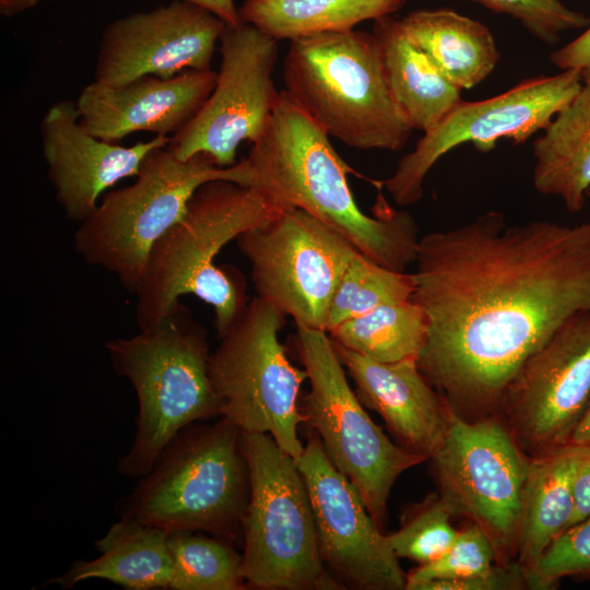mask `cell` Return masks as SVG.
I'll list each match as a JSON object with an SVG mask.
<instances>
[{
  "mask_svg": "<svg viewBox=\"0 0 590 590\" xmlns=\"http://www.w3.org/2000/svg\"><path fill=\"white\" fill-rule=\"evenodd\" d=\"M412 300L424 310L418 368L465 420L495 415L522 362L590 310V220L509 224L487 211L421 236Z\"/></svg>",
  "mask_w": 590,
  "mask_h": 590,
  "instance_id": "1",
  "label": "cell"
},
{
  "mask_svg": "<svg viewBox=\"0 0 590 590\" xmlns=\"http://www.w3.org/2000/svg\"><path fill=\"white\" fill-rule=\"evenodd\" d=\"M413 291L412 273L387 269L357 251L331 299L327 332L380 305L411 300Z\"/></svg>",
  "mask_w": 590,
  "mask_h": 590,
  "instance_id": "29",
  "label": "cell"
},
{
  "mask_svg": "<svg viewBox=\"0 0 590 590\" xmlns=\"http://www.w3.org/2000/svg\"><path fill=\"white\" fill-rule=\"evenodd\" d=\"M334 346L361 402L381 416L396 444L429 460L445 437L450 408L416 358L382 363L335 342Z\"/></svg>",
  "mask_w": 590,
  "mask_h": 590,
  "instance_id": "20",
  "label": "cell"
},
{
  "mask_svg": "<svg viewBox=\"0 0 590 590\" xmlns=\"http://www.w3.org/2000/svg\"><path fill=\"white\" fill-rule=\"evenodd\" d=\"M428 322L415 302L380 305L334 327L332 340L382 363L417 358L427 337Z\"/></svg>",
  "mask_w": 590,
  "mask_h": 590,
  "instance_id": "27",
  "label": "cell"
},
{
  "mask_svg": "<svg viewBox=\"0 0 590 590\" xmlns=\"http://www.w3.org/2000/svg\"><path fill=\"white\" fill-rule=\"evenodd\" d=\"M532 182L558 197L573 213L583 209L590 187V68L582 70L578 93L533 142Z\"/></svg>",
  "mask_w": 590,
  "mask_h": 590,
  "instance_id": "23",
  "label": "cell"
},
{
  "mask_svg": "<svg viewBox=\"0 0 590 590\" xmlns=\"http://www.w3.org/2000/svg\"><path fill=\"white\" fill-rule=\"evenodd\" d=\"M221 63L210 96L196 117L170 139L179 160L206 154L220 167L236 164L238 146L262 135L280 92L273 70L278 40L248 23L226 26L219 46Z\"/></svg>",
  "mask_w": 590,
  "mask_h": 590,
  "instance_id": "15",
  "label": "cell"
},
{
  "mask_svg": "<svg viewBox=\"0 0 590 590\" xmlns=\"http://www.w3.org/2000/svg\"><path fill=\"white\" fill-rule=\"evenodd\" d=\"M249 492L243 432L220 416L179 430L116 509L120 518L167 532L200 531L231 541L241 531Z\"/></svg>",
  "mask_w": 590,
  "mask_h": 590,
  "instance_id": "5",
  "label": "cell"
},
{
  "mask_svg": "<svg viewBox=\"0 0 590 590\" xmlns=\"http://www.w3.org/2000/svg\"><path fill=\"white\" fill-rule=\"evenodd\" d=\"M371 34L394 101L413 130L429 131L462 101V91L410 39L400 19L374 21Z\"/></svg>",
  "mask_w": 590,
  "mask_h": 590,
  "instance_id": "22",
  "label": "cell"
},
{
  "mask_svg": "<svg viewBox=\"0 0 590 590\" xmlns=\"http://www.w3.org/2000/svg\"><path fill=\"white\" fill-rule=\"evenodd\" d=\"M283 208L258 189L227 180L202 185L184 216L152 246L137 296L139 330L158 323L185 294L212 306L223 335L247 307L246 286L235 268L214 260L243 233L263 226Z\"/></svg>",
  "mask_w": 590,
  "mask_h": 590,
  "instance_id": "3",
  "label": "cell"
},
{
  "mask_svg": "<svg viewBox=\"0 0 590 590\" xmlns=\"http://www.w3.org/2000/svg\"><path fill=\"white\" fill-rule=\"evenodd\" d=\"M135 181L105 193L73 235L75 251L90 264L113 273L134 293L156 240L185 214L193 193L214 180L249 186L246 158L220 167L206 154L179 160L169 144L152 151Z\"/></svg>",
  "mask_w": 590,
  "mask_h": 590,
  "instance_id": "7",
  "label": "cell"
},
{
  "mask_svg": "<svg viewBox=\"0 0 590 590\" xmlns=\"http://www.w3.org/2000/svg\"><path fill=\"white\" fill-rule=\"evenodd\" d=\"M530 460L497 416L465 420L451 410L429 459L441 500L488 536L500 565L516 559Z\"/></svg>",
  "mask_w": 590,
  "mask_h": 590,
  "instance_id": "11",
  "label": "cell"
},
{
  "mask_svg": "<svg viewBox=\"0 0 590 590\" xmlns=\"http://www.w3.org/2000/svg\"><path fill=\"white\" fill-rule=\"evenodd\" d=\"M400 23L410 39L461 91L483 82L499 61L489 28L457 11L416 10Z\"/></svg>",
  "mask_w": 590,
  "mask_h": 590,
  "instance_id": "25",
  "label": "cell"
},
{
  "mask_svg": "<svg viewBox=\"0 0 590 590\" xmlns=\"http://www.w3.org/2000/svg\"><path fill=\"white\" fill-rule=\"evenodd\" d=\"M40 0H0V14L12 17L34 8Z\"/></svg>",
  "mask_w": 590,
  "mask_h": 590,
  "instance_id": "39",
  "label": "cell"
},
{
  "mask_svg": "<svg viewBox=\"0 0 590 590\" xmlns=\"http://www.w3.org/2000/svg\"><path fill=\"white\" fill-rule=\"evenodd\" d=\"M198 5L225 23L226 26H238L241 22L234 0H180Z\"/></svg>",
  "mask_w": 590,
  "mask_h": 590,
  "instance_id": "37",
  "label": "cell"
},
{
  "mask_svg": "<svg viewBox=\"0 0 590 590\" xmlns=\"http://www.w3.org/2000/svg\"><path fill=\"white\" fill-rule=\"evenodd\" d=\"M225 27L211 12L180 0L117 19L103 31L94 81L119 86L145 75L211 70Z\"/></svg>",
  "mask_w": 590,
  "mask_h": 590,
  "instance_id": "17",
  "label": "cell"
},
{
  "mask_svg": "<svg viewBox=\"0 0 590 590\" xmlns=\"http://www.w3.org/2000/svg\"><path fill=\"white\" fill-rule=\"evenodd\" d=\"M586 197H587V199L590 200V187H589V189H588L587 192H586Z\"/></svg>",
  "mask_w": 590,
  "mask_h": 590,
  "instance_id": "40",
  "label": "cell"
},
{
  "mask_svg": "<svg viewBox=\"0 0 590 590\" xmlns=\"http://www.w3.org/2000/svg\"><path fill=\"white\" fill-rule=\"evenodd\" d=\"M574 502V515L568 528L590 517V450L581 458L576 471Z\"/></svg>",
  "mask_w": 590,
  "mask_h": 590,
  "instance_id": "36",
  "label": "cell"
},
{
  "mask_svg": "<svg viewBox=\"0 0 590 590\" xmlns=\"http://www.w3.org/2000/svg\"><path fill=\"white\" fill-rule=\"evenodd\" d=\"M296 462L308 489L321 559L342 589L405 590L406 574L387 534L314 430Z\"/></svg>",
  "mask_w": 590,
  "mask_h": 590,
  "instance_id": "16",
  "label": "cell"
},
{
  "mask_svg": "<svg viewBox=\"0 0 590 590\" xmlns=\"http://www.w3.org/2000/svg\"><path fill=\"white\" fill-rule=\"evenodd\" d=\"M581 81V69H566L553 75L526 79L489 98L462 99L400 158L393 174L381 186L401 206L418 202L428 173L449 151L471 143L479 152L487 153L502 139L524 143L543 131L570 102Z\"/></svg>",
  "mask_w": 590,
  "mask_h": 590,
  "instance_id": "13",
  "label": "cell"
},
{
  "mask_svg": "<svg viewBox=\"0 0 590 590\" xmlns=\"http://www.w3.org/2000/svg\"><path fill=\"white\" fill-rule=\"evenodd\" d=\"M452 517L437 493L428 495L404 515L397 531L387 534L393 553L418 565L435 560L459 532L451 523Z\"/></svg>",
  "mask_w": 590,
  "mask_h": 590,
  "instance_id": "30",
  "label": "cell"
},
{
  "mask_svg": "<svg viewBox=\"0 0 590 590\" xmlns=\"http://www.w3.org/2000/svg\"><path fill=\"white\" fill-rule=\"evenodd\" d=\"M495 564L497 556L491 540L477 526L469 522L438 558L406 574L405 590H418L434 580L468 578L489 570Z\"/></svg>",
  "mask_w": 590,
  "mask_h": 590,
  "instance_id": "31",
  "label": "cell"
},
{
  "mask_svg": "<svg viewBox=\"0 0 590 590\" xmlns=\"http://www.w3.org/2000/svg\"><path fill=\"white\" fill-rule=\"evenodd\" d=\"M250 492L241 520L247 586L260 590L342 589L319 552L305 480L268 434H244Z\"/></svg>",
  "mask_w": 590,
  "mask_h": 590,
  "instance_id": "8",
  "label": "cell"
},
{
  "mask_svg": "<svg viewBox=\"0 0 590 590\" xmlns=\"http://www.w3.org/2000/svg\"><path fill=\"white\" fill-rule=\"evenodd\" d=\"M590 406V310L562 324L519 366L495 416L530 458L565 446Z\"/></svg>",
  "mask_w": 590,
  "mask_h": 590,
  "instance_id": "14",
  "label": "cell"
},
{
  "mask_svg": "<svg viewBox=\"0 0 590 590\" xmlns=\"http://www.w3.org/2000/svg\"><path fill=\"white\" fill-rule=\"evenodd\" d=\"M285 315L255 297L223 334L209 356V375L221 403V416L244 434H268L297 461L304 447L298 426L306 422L298 396L307 380L280 342Z\"/></svg>",
  "mask_w": 590,
  "mask_h": 590,
  "instance_id": "9",
  "label": "cell"
},
{
  "mask_svg": "<svg viewBox=\"0 0 590 590\" xmlns=\"http://www.w3.org/2000/svg\"><path fill=\"white\" fill-rule=\"evenodd\" d=\"M406 0H246L239 11L248 23L275 40L347 32L401 10Z\"/></svg>",
  "mask_w": 590,
  "mask_h": 590,
  "instance_id": "26",
  "label": "cell"
},
{
  "mask_svg": "<svg viewBox=\"0 0 590 590\" xmlns=\"http://www.w3.org/2000/svg\"><path fill=\"white\" fill-rule=\"evenodd\" d=\"M291 101L329 138L359 150H401L413 128L389 88L371 33L290 42L282 72Z\"/></svg>",
  "mask_w": 590,
  "mask_h": 590,
  "instance_id": "6",
  "label": "cell"
},
{
  "mask_svg": "<svg viewBox=\"0 0 590 590\" xmlns=\"http://www.w3.org/2000/svg\"><path fill=\"white\" fill-rule=\"evenodd\" d=\"M527 579L520 566L495 564L489 570L462 579L434 580L418 590H519L526 589Z\"/></svg>",
  "mask_w": 590,
  "mask_h": 590,
  "instance_id": "34",
  "label": "cell"
},
{
  "mask_svg": "<svg viewBox=\"0 0 590 590\" xmlns=\"http://www.w3.org/2000/svg\"><path fill=\"white\" fill-rule=\"evenodd\" d=\"M251 266L258 297L296 324L327 331L338 283L355 247L337 229L298 208H285L236 239Z\"/></svg>",
  "mask_w": 590,
  "mask_h": 590,
  "instance_id": "12",
  "label": "cell"
},
{
  "mask_svg": "<svg viewBox=\"0 0 590 590\" xmlns=\"http://www.w3.org/2000/svg\"><path fill=\"white\" fill-rule=\"evenodd\" d=\"M297 326V346L309 381L304 413L333 465L361 494L384 530L397 479L425 460L396 441L370 418L346 380L334 342L324 330Z\"/></svg>",
  "mask_w": 590,
  "mask_h": 590,
  "instance_id": "10",
  "label": "cell"
},
{
  "mask_svg": "<svg viewBox=\"0 0 590 590\" xmlns=\"http://www.w3.org/2000/svg\"><path fill=\"white\" fill-rule=\"evenodd\" d=\"M565 577L590 581V517L569 527L553 541L527 583L529 589L548 590Z\"/></svg>",
  "mask_w": 590,
  "mask_h": 590,
  "instance_id": "33",
  "label": "cell"
},
{
  "mask_svg": "<svg viewBox=\"0 0 590 590\" xmlns=\"http://www.w3.org/2000/svg\"><path fill=\"white\" fill-rule=\"evenodd\" d=\"M111 365L139 403L135 435L120 457V475L146 474L170 439L197 421L221 416L209 375L206 330L179 303L155 326L106 343Z\"/></svg>",
  "mask_w": 590,
  "mask_h": 590,
  "instance_id": "4",
  "label": "cell"
},
{
  "mask_svg": "<svg viewBox=\"0 0 590 590\" xmlns=\"http://www.w3.org/2000/svg\"><path fill=\"white\" fill-rule=\"evenodd\" d=\"M43 156L56 200L70 220L81 223L97 206L99 197L119 180L137 176L144 158L170 143L156 134L132 146L101 140L80 119L75 102L59 101L40 122Z\"/></svg>",
  "mask_w": 590,
  "mask_h": 590,
  "instance_id": "18",
  "label": "cell"
},
{
  "mask_svg": "<svg viewBox=\"0 0 590 590\" xmlns=\"http://www.w3.org/2000/svg\"><path fill=\"white\" fill-rule=\"evenodd\" d=\"M246 160L249 187L281 208H298L318 217L381 267L405 272L414 264L421 238L415 220L380 196L379 213L365 214L349 186L347 174L354 170L284 91Z\"/></svg>",
  "mask_w": 590,
  "mask_h": 590,
  "instance_id": "2",
  "label": "cell"
},
{
  "mask_svg": "<svg viewBox=\"0 0 590 590\" xmlns=\"http://www.w3.org/2000/svg\"><path fill=\"white\" fill-rule=\"evenodd\" d=\"M200 531H173L168 548L173 560L172 590H241L247 586L243 555L229 540Z\"/></svg>",
  "mask_w": 590,
  "mask_h": 590,
  "instance_id": "28",
  "label": "cell"
},
{
  "mask_svg": "<svg viewBox=\"0 0 590 590\" xmlns=\"http://www.w3.org/2000/svg\"><path fill=\"white\" fill-rule=\"evenodd\" d=\"M494 13L506 14L546 45H555L567 31L590 25V17L575 11L560 0H469Z\"/></svg>",
  "mask_w": 590,
  "mask_h": 590,
  "instance_id": "32",
  "label": "cell"
},
{
  "mask_svg": "<svg viewBox=\"0 0 590 590\" xmlns=\"http://www.w3.org/2000/svg\"><path fill=\"white\" fill-rule=\"evenodd\" d=\"M548 58L560 70L590 68V25L570 43L551 52Z\"/></svg>",
  "mask_w": 590,
  "mask_h": 590,
  "instance_id": "35",
  "label": "cell"
},
{
  "mask_svg": "<svg viewBox=\"0 0 590 590\" xmlns=\"http://www.w3.org/2000/svg\"><path fill=\"white\" fill-rule=\"evenodd\" d=\"M215 81L213 70L167 79L145 75L119 86L93 81L75 103L86 130L107 142L117 143L137 131L176 135L199 113Z\"/></svg>",
  "mask_w": 590,
  "mask_h": 590,
  "instance_id": "19",
  "label": "cell"
},
{
  "mask_svg": "<svg viewBox=\"0 0 590 590\" xmlns=\"http://www.w3.org/2000/svg\"><path fill=\"white\" fill-rule=\"evenodd\" d=\"M587 451L563 446L530 460L515 559L527 580L548 546L570 523L575 475Z\"/></svg>",
  "mask_w": 590,
  "mask_h": 590,
  "instance_id": "24",
  "label": "cell"
},
{
  "mask_svg": "<svg viewBox=\"0 0 590 590\" xmlns=\"http://www.w3.org/2000/svg\"><path fill=\"white\" fill-rule=\"evenodd\" d=\"M169 532L120 518L95 541L99 556L79 559L45 585L70 589L88 579H104L128 590L169 589L173 560Z\"/></svg>",
  "mask_w": 590,
  "mask_h": 590,
  "instance_id": "21",
  "label": "cell"
},
{
  "mask_svg": "<svg viewBox=\"0 0 590 590\" xmlns=\"http://www.w3.org/2000/svg\"><path fill=\"white\" fill-rule=\"evenodd\" d=\"M565 446L590 450V406L569 435Z\"/></svg>",
  "mask_w": 590,
  "mask_h": 590,
  "instance_id": "38",
  "label": "cell"
}]
</instances>
